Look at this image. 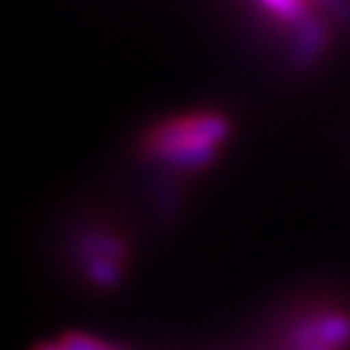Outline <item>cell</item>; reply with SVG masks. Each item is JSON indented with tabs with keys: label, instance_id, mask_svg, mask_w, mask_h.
I'll list each match as a JSON object with an SVG mask.
<instances>
[{
	"label": "cell",
	"instance_id": "ba28073f",
	"mask_svg": "<svg viewBox=\"0 0 350 350\" xmlns=\"http://www.w3.org/2000/svg\"><path fill=\"white\" fill-rule=\"evenodd\" d=\"M322 8L332 13V18L342 26H350V0H317Z\"/></svg>",
	"mask_w": 350,
	"mask_h": 350
},
{
	"label": "cell",
	"instance_id": "277c9868",
	"mask_svg": "<svg viewBox=\"0 0 350 350\" xmlns=\"http://www.w3.org/2000/svg\"><path fill=\"white\" fill-rule=\"evenodd\" d=\"M81 252L86 254V260H120V262H125L127 244L125 239L114 237V234H88L81 241Z\"/></svg>",
	"mask_w": 350,
	"mask_h": 350
},
{
	"label": "cell",
	"instance_id": "52a82bcc",
	"mask_svg": "<svg viewBox=\"0 0 350 350\" xmlns=\"http://www.w3.org/2000/svg\"><path fill=\"white\" fill-rule=\"evenodd\" d=\"M60 345H63L65 350H117V348H112V345H107V342H101V340H94V338H88V335H78V332L65 335V338L60 340Z\"/></svg>",
	"mask_w": 350,
	"mask_h": 350
},
{
	"label": "cell",
	"instance_id": "5b68a950",
	"mask_svg": "<svg viewBox=\"0 0 350 350\" xmlns=\"http://www.w3.org/2000/svg\"><path fill=\"white\" fill-rule=\"evenodd\" d=\"M86 278L99 288H117L125 278L120 260H86Z\"/></svg>",
	"mask_w": 350,
	"mask_h": 350
},
{
	"label": "cell",
	"instance_id": "6da1fadb",
	"mask_svg": "<svg viewBox=\"0 0 350 350\" xmlns=\"http://www.w3.org/2000/svg\"><path fill=\"white\" fill-rule=\"evenodd\" d=\"M231 135V122L224 114L200 112L161 122L146 133L143 148L150 159L174 166L179 172L205 169L215 161L218 148Z\"/></svg>",
	"mask_w": 350,
	"mask_h": 350
},
{
	"label": "cell",
	"instance_id": "8992f818",
	"mask_svg": "<svg viewBox=\"0 0 350 350\" xmlns=\"http://www.w3.org/2000/svg\"><path fill=\"white\" fill-rule=\"evenodd\" d=\"M260 3H262L270 13H275L278 18L288 21L291 26H301L312 16L309 5H306L304 0H260Z\"/></svg>",
	"mask_w": 350,
	"mask_h": 350
},
{
	"label": "cell",
	"instance_id": "7a4b0ae2",
	"mask_svg": "<svg viewBox=\"0 0 350 350\" xmlns=\"http://www.w3.org/2000/svg\"><path fill=\"white\" fill-rule=\"evenodd\" d=\"M293 342L299 350L312 348V345L329 350L345 348L350 342V317L348 314H325L317 319H306L296 329Z\"/></svg>",
	"mask_w": 350,
	"mask_h": 350
},
{
	"label": "cell",
	"instance_id": "3957f363",
	"mask_svg": "<svg viewBox=\"0 0 350 350\" xmlns=\"http://www.w3.org/2000/svg\"><path fill=\"white\" fill-rule=\"evenodd\" d=\"M329 44V29L317 16H309L301 26H296L293 39V60L299 65H312Z\"/></svg>",
	"mask_w": 350,
	"mask_h": 350
},
{
	"label": "cell",
	"instance_id": "9c48e42d",
	"mask_svg": "<svg viewBox=\"0 0 350 350\" xmlns=\"http://www.w3.org/2000/svg\"><path fill=\"white\" fill-rule=\"evenodd\" d=\"M34 350H65L63 345H37Z\"/></svg>",
	"mask_w": 350,
	"mask_h": 350
}]
</instances>
